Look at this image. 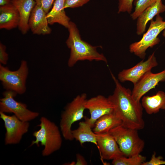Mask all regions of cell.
I'll use <instances>...</instances> for the list:
<instances>
[{"label":"cell","mask_w":165,"mask_h":165,"mask_svg":"<svg viewBox=\"0 0 165 165\" xmlns=\"http://www.w3.org/2000/svg\"><path fill=\"white\" fill-rule=\"evenodd\" d=\"M20 21L18 12L11 3L0 6V28L10 30L18 27Z\"/></svg>","instance_id":"17"},{"label":"cell","mask_w":165,"mask_h":165,"mask_svg":"<svg viewBox=\"0 0 165 165\" xmlns=\"http://www.w3.org/2000/svg\"><path fill=\"white\" fill-rule=\"evenodd\" d=\"M28 74L27 62L22 60L19 68L11 71L0 64V80L4 89L17 94H22L26 91V83Z\"/></svg>","instance_id":"6"},{"label":"cell","mask_w":165,"mask_h":165,"mask_svg":"<svg viewBox=\"0 0 165 165\" xmlns=\"http://www.w3.org/2000/svg\"><path fill=\"white\" fill-rule=\"evenodd\" d=\"M138 130L121 125L108 133L114 138L124 156L130 157L140 154L145 146V142L139 137Z\"/></svg>","instance_id":"4"},{"label":"cell","mask_w":165,"mask_h":165,"mask_svg":"<svg viewBox=\"0 0 165 165\" xmlns=\"http://www.w3.org/2000/svg\"><path fill=\"white\" fill-rule=\"evenodd\" d=\"M134 0H118V13L127 12L131 13Z\"/></svg>","instance_id":"24"},{"label":"cell","mask_w":165,"mask_h":165,"mask_svg":"<svg viewBox=\"0 0 165 165\" xmlns=\"http://www.w3.org/2000/svg\"><path fill=\"white\" fill-rule=\"evenodd\" d=\"M76 162L75 165H86L87 163L84 157L79 154H77L76 155Z\"/></svg>","instance_id":"29"},{"label":"cell","mask_w":165,"mask_h":165,"mask_svg":"<svg viewBox=\"0 0 165 165\" xmlns=\"http://www.w3.org/2000/svg\"><path fill=\"white\" fill-rule=\"evenodd\" d=\"M111 74L115 88L108 98L114 106V112L121 120L123 126L138 130L142 129L145 123L141 103L134 99L132 91L122 86L111 72Z\"/></svg>","instance_id":"1"},{"label":"cell","mask_w":165,"mask_h":165,"mask_svg":"<svg viewBox=\"0 0 165 165\" xmlns=\"http://www.w3.org/2000/svg\"><path fill=\"white\" fill-rule=\"evenodd\" d=\"M96 136L97 146L103 159L113 160L124 156L115 139L111 135L105 133L96 134Z\"/></svg>","instance_id":"13"},{"label":"cell","mask_w":165,"mask_h":165,"mask_svg":"<svg viewBox=\"0 0 165 165\" xmlns=\"http://www.w3.org/2000/svg\"><path fill=\"white\" fill-rule=\"evenodd\" d=\"M12 0H0V6L9 4L11 3Z\"/></svg>","instance_id":"30"},{"label":"cell","mask_w":165,"mask_h":165,"mask_svg":"<svg viewBox=\"0 0 165 165\" xmlns=\"http://www.w3.org/2000/svg\"><path fill=\"white\" fill-rule=\"evenodd\" d=\"M0 117L3 121L6 130L5 138L6 145L16 144L20 141L23 135L29 129V122L23 121L14 115L8 116L0 112Z\"/></svg>","instance_id":"9"},{"label":"cell","mask_w":165,"mask_h":165,"mask_svg":"<svg viewBox=\"0 0 165 165\" xmlns=\"http://www.w3.org/2000/svg\"><path fill=\"white\" fill-rule=\"evenodd\" d=\"M85 107L90 113V117L88 119L92 128L99 118L113 112L114 108L113 105L108 97H106L101 95L87 99Z\"/></svg>","instance_id":"11"},{"label":"cell","mask_w":165,"mask_h":165,"mask_svg":"<svg viewBox=\"0 0 165 165\" xmlns=\"http://www.w3.org/2000/svg\"><path fill=\"white\" fill-rule=\"evenodd\" d=\"M154 0H137L134 11L131 14L132 18L133 20L137 19L145 9L155 2Z\"/></svg>","instance_id":"23"},{"label":"cell","mask_w":165,"mask_h":165,"mask_svg":"<svg viewBox=\"0 0 165 165\" xmlns=\"http://www.w3.org/2000/svg\"><path fill=\"white\" fill-rule=\"evenodd\" d=\"M165 29V21H163V18L158 14L155 20L152 19L151 20L149 28L142 38L130 45V51L140 58L144 59L146 50L159 43L160 40L158 36Z\"/></svg>","instance_id":"7"},{"label":"cell","mask_w":165,"mask_h":165,"mask_svg":"<svg viewBox=\"0 0 165 165\" xmlns=\"http://www.w3.org/2000/svg\"><path fill=\"white\" fill-rule=\"evenodd\" d=\"M65 0H55L53 6L47 14L46 17L49 24L57 23L68 28L70 22V18L65 11Z\"/></svg>","instance_id":"18"},{"label":"cell","mask_w":165,"mask_h":165,"mask_svg":"<svg viewBox=\"0 0 165 165\" xmlns=\"http://www.w3.org/2000/svg\"><path fill=\"white\" fill-rule=\"evenodd\" d=\"M162 35L165 38V29L163 31Z\"/></svg>","instance_id":"31"},{"label":"cell","mask_w":165,"mask_h":165,"mask_svg":"<svg viewBox=\"0 0 165 165\" xmlns=\"http://www.w3.org/2000/svg\"><path fill=\"white\" fill-rule=\"evenodd\" d=\"M165 11V5L162 0H157L145 9L137 18V34L141 35L145 30L148 22L151 20L155 16Z\"/></svg>","instance_id":"16"},{"label":"cell","mask_w":165,"mask_h":165,"mask_svg":"<svg viewBox=\"0 0 165 165\" xmlns=\"http://www.w3.org/2000/svg\"><path fill=\"white\" fill-rule=\"evenodd\" d=\"M141 103L148 114L156 113L160 109L165 110V93L163 91H159L151 96H144Z\"/></svg>","instance_id":"19"},{"label":"cell","mask_w":165,"mask_h":165,"mask_svg":"<svg viewBox=\"0 0 165 165\" xmlns=\"http://www.w3.org/2000/svg\"><path fill=\"white\" fill-rule=\"evenodd\" d=\"M122 124L121 120L113 112L99 118L95 123L93 130L96 134L108 133L111 130Z\"/></svg>","instance_id":"21"},{"label":"cell","mask_w":165,"mask_h":165,"mask_svg":"<svg viewBox=\"0 0 165 165\" xmlns=\"http://www.w3.org/2000/svg\"><path fill=\"white\" fill-rule=\"evenodd\" d=\"M87 94L82 93L76 96L66 105L62 112L60 123V130L63 138L72 141L74 138L71 127L73 123L84 117L83 113L87 100Z\"/></svg>","instance_id":"5"},{"label":"cell","mask_w":165,"mask_h":165,"mask_svg":"<svg viewBox=\"0 0 165 165\" xmlns=\"http://www.w3.org/2000/svg\"><path fill=\"white\" fill-rule=\"evenodd\" d=\"M11 3L17 10L20 16L18 28L22 34H25L29 29L28 21L36 2L35 0H12Z\"/></svg>","instance_id":"15"},{"label":"cell","mask_w":165,"mask_h":165,"mask_svg":"<svg viewBox=\"0 0 165 165\" xmlns=\"http://www.w3.org/2000/svg\"><path fill=\"white\" fill-rule=\"evenodd\" d=\"M17 94L14 91L9 90H6L3 93V97L0 100V112L13 113L23 121L29 122L38 117L39 115L38 112L28 109L25 104L14 99Z\"/></svg>","instance_id":"8"},{"label":"cell","mask_w":165,"mask_h":165,"mask_svg":"<svg viewBox=\"0 0 165 165\" xmlns=\"http://www.w3.org/2000/svg\"><path fill=\"white\" fill-rule=\"evenodd\" d=\"M90 0H65V9L74 8L81 7L89 2Z\"/></svg>","instance_id":"25"},{"label":"cell","mask_w":165,"mask_h":165,"mask_svg":"<svg viewBox=\"0 0 165 165\" xmlns=\"http://www.w3.org/2000/svg\"><path fill=\"white\" fill-rule=\"evenodd\" d=\"M55 0H35L36 5L41 7L47 14L52 8Z\"/></svg>","instance_id":"26"},{"label":"cell","mask_w":165,"mask_h":165,"mask_svg":"<svg viewBox=\"0 0 165 165\" xmlns=\"http://www.w3.org/2000/svg\"><path fill=\"white\" fill-rule=\"evenodd\" d=\"M146 157L140 154L131 156H122L112 160L113 165H142L145 161Z\"/></svg>","instance_id":"22"},{"label":"cell","mask_w":165,"mask_h":165,"mask_svg":"<svg viewBox=\"0 0 165 165\" xmlns=\"http://www.w3.org/2000/svg\"><path fill=\"white\" fill-rule=\"evenodd\" d=\"M92 128L87 118L85 121L80 122L78 127L72 130L74 139L78 141L82 145L86 142L93 143L97 146L96 134L92 130Z\"/></svg>","instance_id":"20"},{"label":"cell","mask_w":165,"mask_h":165,"mask_svg":"<svg viewBox=\"0 0 165 165\" xmlns=\"http://www.w3.org/2000/svg\"><path fill=\"white\" fill-rule=\"evenodd\" d=\"M158 64L155 53L153 52L146 60H142L133 67L120 71L118 75V80L122 82L129 81L134 85L145 74Z\"/></svg>","instance_id":"10"},{"label":"cell","mask_w":165,"mask_h":165,"mask_svg":"<svg viewBox=\"0 0 165 165\" xmlns=\"http://www.w3.org/2000/svg\"><path fill=\"white\" fill-rule=\"evenodd\" d=\"M8 59V55L6 52V47L2 43H0V64L6 65Z\"/></svg>","instance_id":"28"},{"label":"cell","mask_w":165,"mask_h":165,"mask_svg":"<svg viewBox=\"0 0 165 165\" xmlns=\"http://www.w3.org/2000/svg\"><path fill=\"white\" fill-rule=\"evenodd\" d=\"M161 156L156 157L155 152L152 155L151 159L148 161L144 162L142 165H160L165 164V161L162 160Z\"/></svg>","instance_id":"27"},{"label":"cell","mask_w":165,"mask_h":165,"mask_svg":"<svg viewBox=\"0 0 165 165\" xmlns=\"http://www.w3.org/2000/svg\"><path fill=\"white\" fill-rule=\"evenodd\" d=\"M165 81V69L162 71L153 73L149 71L145 74L135 85L132 91L134 99L140 102L142 97L148 91L154 88L159 82Z\"/></svg>","instance_id":"12"},{"label":"cell","mask_w":165,"mask_h":165,"mask_svg":"<svg viewBox=\"0 0 165 165\" xmlns=\"http://www.w3.org/2000/svg\"><path fill=\"white\" fill-rule=\"evenodd\" d=\"M40 121L38 126L40 128L33 133L35 140L32 141L30 146L36 144L39 147L40 143L44 147L42 156H47L61 148L62 142L61 130L54 123L46 117H42Z\"/></svg>","instance_id":"3"},{"label":"cell","mask_w":165,"mask_h":165,"mask_svg":"<svg viewBox=\"0 0 165 165\" xmlns=\"http://www.w3.org/2000/svg\"><path fill=\"white\" fill-rule=\"evenodd\" d=\"M157 0H154V2H155L156 1H157Z\"/></svg>","instance_id":"32"},{"label":"cell","mask_w":165,"mask_h":165,"mask_svg":"<svg viewBox=\"0 0 165 165\" xmlns=\"http://www.w3.org/2000/svg\"><path fill=\"white\" fill-rule=\"evenodd\" d=\"M68 29L69 36L66 43L70 50L68 61V67H72L78 61L85 60L101 61L107 63V60L104 55L97 51V46H93L82 39L74 23L71 21Z\"/></svg>","instance_id":"2"},{"label":"cell","mask_w":165,"mask_h":165,"mask_svg":"<svg viewBox=\"0 0 165 165\" xmlns=\"http://www.w3.org/2000/svg\"><path fill=\"white\" fill-rule=\"evenodd\" d=\"M46 15L42 7L35 6L28 21L29 28L33 34L46 35L51 33L52 30L49 26Z\"/></svg>","instance_id":"14"}]
</instances>
